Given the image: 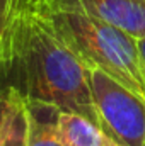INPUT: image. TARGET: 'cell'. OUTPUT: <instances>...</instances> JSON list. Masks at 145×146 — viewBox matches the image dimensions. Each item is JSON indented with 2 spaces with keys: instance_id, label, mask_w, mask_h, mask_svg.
Here are the masks:
<instances>
[{
  "instance_id": "obj_4",
  "label": "cell",
  "mask_w": 145,
  "mask_h": 146,
  "mask_svg": "<svg viewBox=\"0 0 145 146\" xmlns=\"http://www.w3.org/2000/svg\"><path fill=\"white\" fill-rule=\"evenodd\" d=\"M29 9H79L116 26L135 39L145 37V0H19Z\"/></svg>"
},
{
  "instance_id": "obj_7",
  "label": "cell",
  "mask_w": 145,
  "mask_h": 146,
  "mask_svg": "<svg viewBox=\"0 0 145 146\" xmlns=\"http://www.w3.org/2000/svg\"><path fill=\"white\" fill-rule=\"evenodd\" d=\"M9 97V110L5 115L0 146H28V131H29V119L26 102L10 94Z\"/></svg>"
},
{
  "instance_id": "obj_8",
  "label": "cell",
  "mask_w": 145,
  "mask_h": 146,
  "mask_svg": "<svg viewBox=\"0 0 145 146\" xmlns=\"http://www.w3.org/2000/svg\"><path fill=\"white\" fill-rule=\"evenodd\" d=\"M17 5H19V0H0V44L15 15Z\"/></svg>"
},
{
  "instance_id": "obj_5",
  "label": "cell",
  "mask_w": 145,
  "mask_h": 146,
  "mask_svg": "<svg viewBox=\"0 0 145 146\" xmlns=\"http://www.w3.org/2000/svg\"><path fill=\"white\" fill-rule=\"evenodd\" d=\"M55 134L62 146H118L104 134L99 124L70 110H58Z\"/></svg>"
},
{
  "instance_id": "obj_10",
  "label": "cell",
  "mask_w": 145,
  "mask_h": 146,
  "mask_svg": "<svg viewBox=\"0 0 145 146\" xmlns=\"http://www.w3.org/2000/svg\"><path fill=\"white\" fill-rule=\"evenodd\" d=\"M137 44H138L140 58H142V63H144V70H145V37H142V39H137Z\"/></svg>"
},
{
  "instance_id": "obj_2",
  "label": "cell",
  "mask_w": 145,
  "mask_h": 146,
  "mask_svg": "<svg viewBox=\"0 0 145 146\" xmlns=\"http://www.w3.org/2000/svg\"><path fill=\"white\" fill-rule=\"evenodd\" d=\"M33 10L46 17L85 68L104 72L145 102V70L133 36L79 9L53 7Z\"/></svg>"
},
{
  "instance_id": "obj_3",
  "label": "cell",
  "mask_w": 145,
  "mask_h": 146,
  "mask_svg": "<svg viewBox=\"0 0 145 146\" xmlns=\"http://www.w3.org/2000/svg\"><path fill=\"white\" fill-rule=\"evenodd\" d=\"M97 124L118 146H145V102L97 68H87Z\"/></svg>"
},
{
  "instance_id": "obj_9",
  "label": "cell",
  "mask_w": 145,
  "mask_h": 146,
  "mask_svg": "<svg viewBox=\"0 0 145 146\" xmlns=\"http://www.w3.org/2000/svg\"><path fill=\"white\" fill-rule=\"evenodd\" d=\"M7 110H9V97L7 95H0V139H2V129H3Z\"/></svg>"
},
{
  "instance_id": "obj_6",
  "label": "cell",
  "mask_w": 145,
  "mask_h": 146,
  "mask_svg": "<svg viewBox=\"0 0 145 146\" xmlns=\"http://www.w3.org/2000/svg\"><path fill=\"white\" fill-rule=\"evenodd\" d=\"M26 107L29 119L28 146H62L55 134L58 109L38 102H26Z\"/></svg>"
},
{
  "instance_id": "obj_1",
  "label": "cell",
  "mask_w": 145,
  "mask_h": 146,
  "mask_svg": "<svg viewBox=\"0 0 145 146\" xmlns=\"http://www.w3.org/2000/svg\"><path fill=\"white\" fill-rule=\"evenodd\" d=\"M10 94L97 124L85 65L43 14L21 3L0 44V95Z\"/></svg>"
}]
</instances>
